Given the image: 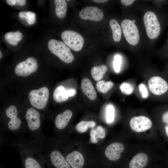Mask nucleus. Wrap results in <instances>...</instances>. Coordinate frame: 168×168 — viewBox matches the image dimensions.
Returning <instances> with one entry per match:
<instances>
[{
	"mask_svg": "<svg viewBox=\"0 0 168 168\" xmlns=\"http://www.w3.org/2000/svg\"><path fill=\"white\" fill-rule=\"evenodd\" d=\"M38 67L36 59L30 57L18 64L15 67V72L18 76L26 77L36 71Z\"/></svg>",
	"mask_w": 168,
	"mask_h": 168,
	"instance_id": "nucleus-10",
	"label": "nucleus"
},
{
	"mask_svg": "<svg viewBox=\"0 0 168 168\" xmlns=\"http://www.w3.org/2000/svg\"><path fill=\"white\" fill-rule=\"evenodd\" d=\"M121 60V57L119 55H116L114 57L113 63L114 68L115 71L116 72L118 73L120 71Z\"/></svg>",
	"mask_w": 168,
	"mask_h": 168,
	"instance_id": "nucleus-29",
	"label": "nucleus"
},
{
	"mask_svg": "<svg viewBox=\"0 0 168 168\" xmlns=\"http://www.w3.org/2000/svg\"><path fill=\"white\" fill-rule=\"evenodd\" d=\"M55 12L57 16L62 19L65 16L67 10V4L64 0H55Z\"/></svg>",
	"mask_w": 168,
	"mask_h": 168,
	"instance_id": "nucleus-24",
	"label": "nucleus"
},
{
	"mask_svg": "<svg viewBox=\"0 0 168 168\" xmlns=\"http://www.w3.org/2000/svg\"><path fill=\"white\" fill-rule=\"evenodd\" d=\"M113 82L111 81L105 82L104 80L98 81L96 86L98 91L103 93H105L110 90L114 86Z\"/></svg>",
	"mask_w": 168,
	"mask_h": 168,
	"instance_id": "nucleus-26",
	"label": "nucleus"
},
{
	"mask_svg": "<svg viewBox=\"0 0 168 168\" xmlns=\"http://www.w3.org/2000/svg\"><path fill=\"white\" fill-rule=\"evenodd\" d=\"M109 24L112 30V36L114 41L116 42L119 41L122 35L121 26L118 21L114 19L111 20Z\"/></svg>",
	"mask_w": 168,
	"mask_h": 168,
	"instance_id": "nucleus-21",
	"label": "nucleus"
},
{
	"mask_svg": "<svg viewBox=\"0 0 168 168\" xmlns=\"http://www.w3.org/2000/svg\"><path fill=\"white\" fill-rule=\"evenodd\" d=\"M26 3V1L25 0H16V5L21 6L25 5Z\"/></svg>",
	"mask_w": 168,
	"mask_h": 168,
	"instance_id": "nucleus-36",
	"label": "nucleus"
},
{
	"mask_svg": "<svg viewBox=\"0 0 168 168\" xmlns=\"http://www.w3.org/2000/svg\"><path fill=\"white\" fill-rule=\"evenodd\" d=\"M143 19L149 38L152 39L156 38L160 34L161 26L156 14L152 12H147L145 14Z\"/></svg>",
	"mask_w": 168,
	"mask_h": 168,
	"instance_id": "nucleus-6",
	"label": "nucleus"
},
{
	"mask_svg": "<svg viewBox=\"0 0 168 168\" xmlns=\"http://www.w3.org/2000/svg\"><path fill=\"white\" fill-rule=\"evenodd\" d=\"M107 70V67L104 64L94 67L91 70L92 77L95 81H99L102 78Z\"/></svg>",
	"mask_w": 168,
	"mask_h": 168,
	"instance_id": "nucleus-23",
	"label": "nucleus"
},
{
	"mask_svg": "<svg viewBox=\"0 0 168 168\" xmlns=\"http://www.w3.org/2000/svg\"><path fill=\"white\" fill-rule=\"evenodd\" d=\"M96 125V123L93 121H82L77 124L75 128L77 132L82 133L87 131L89 128H93Z\"/></svg>",
	"mask_w": 168,
	"mask_h": 168,
	"instance_id": "nucleus-25",
	"label": "nucleus"
},
{
	"mask_svg": "<svg viewBox=\"0 0 168 168\" xmlns=\"http://www.w3.org/2000/svg\"><path fill=\"white\" fill-rule=\"evenodd\" d=\"M23 37L21 33L19 31L16 32H10L5 34L4 38L6 41L13 45L17 44L18 42L21 41Z\"/></svg>",
	"mask_w": 168,
	"mask_h": 168,
	"instance_id": "nucleus-22",
	"label": "nucleus"
},
{
	"mask_svg": "<svg viewBox=\"0 0 168 168\" xmlns=\"http://www.w3.org/2000/svg\"><path fill=\"white\" fill-rule=\"evenodd\" d=\"M90 141L91 143H97L99 139H103L105 136L104 128L101 126H99L96 128L92 129L90 133Z\"/></svg>",
	"mask_w": 168,
	"mask_h": 168,
	"instance_id": "nucleus-20",
	"label": "nucleus"
},
{
	"mask_svg": "<svg viewBox=\"0 0 168 168\" xmlns=\"http://www.w3.org/2000/svg\"><path fill=\"white\" fill-rule=\"evenodd\" d=\"M139 88L142 97L143 98H147L148 96V92L145 85L143 84H140L139 86Z\"/></svg>",
	"mask_w": 168,
	"mask_h": 168,
	"instance_id": "nucleus-31",
	"label": "nucleus"
},
{
	"mask_svg": "<svg viewBox=\"0 0 168 168\" xmlns=\"http://www.w3.org/2000/svg\"><path fill=\"white\" fill-rule=\"evenodd\" d=\"M61 37L64 43L72 50L78 51L82 49L84 40L77 32L70 30H65L62 33Z\"/></svg>",
	"mask_w": 168,
	"mask_h": 168,
	"instance_id": "nucleus-9",
	"label": "nucleus"
},
{
	"mask_svg": "<svg viewBox=\"0 0 168 168\" xmlns=\"http://www.w3.org/2000/svg\"><path fill=\"white\" fill-rule=\"evenodd\" d=\"M150 91L154 94L161 96L166 93L168 91V84L162 77L154 76L151 77L148 82Z\"/></svg>",
	"mask_w": 168,
	"mask_h": 168,
	"instance_id": "nucleus-11",
	"label": "nucleus"
},
{
	"mask_svg": "<svg viewBox=\"0 0 168 168\" xmlns=\"http://www.w3.org/2000/svg\"><path fill=\"white\" fill-rule=\"evenodd\" d=\"M132 21L133 22H134V23H135V21H136L135 20H134V19H133V20H132Z\"/></svg>",
	"mask_w": 168,
	"mask_h": 168,
	"instance_id": "nucleus-40",
	"label": "nucleus"
},
{
	"mask_svg": "<svg viewBox=\"0 0 168 168\" xmlns=\"http://www.w3.org/2000/svg\"><path fill=\"white\" fill-rule=\"evenodd\" d=\"M0 58H2V53L1 52V51H0Z\"/></svg>",
	"mask_w": 168,
	"mask_h": 168,
	"instance_id": "nucleus-39",
	"label": "nucleus"
},
{
	"mask_svg": "<svg viewBox=\"0 0 168 168\" xmlns=\"http://www.w3.org/2000/svg\"><path fill=\"white\" fill-rule=\"evenodd\" d=\"M72 113L69 110H67L63 113L58 114L55 119L54 124L56 129L61 130L64 129L68 126Z\"/></svg>",
	"mask_w": 168,
	"mask_h": 168,
	"instance_id": "nucleus-15",
	"label": "nucleus"
},
{
	"mask_svg": "<svg viewBox=\"0 0 168 168\" xmlns=\"http://www.w3.org/2000/svg\"><path fill=\"white\" fill-rule=\"evenodd\" d=\"M93 1L99 3H103L106 2L108 1L107 0H93Z\"/></svg>",
	"mask_w": 168,
	"mask_h": 168,
	"instance_id": "nucleus-38",
	"label": "nucleus"
},
{
	"mask_svg": "<svg viewBox=\"0 0 168 168\" xmlns=\"http://www.w3.org/2000/svg\"><path fill=\"white\" fill-rule=\"evenodd\" d=\"M66 158L72 168H82L84 163L83 155L77 151L69 153L67 155Z\"/></svg>",
	"mask_w": 168,
	"mask_h": 168,
	"instance_id": "nucleus-16",
	"label": "nucleus"
},
{
	"mask_svg": "<svg viewBox=\"0 0 168 168\" xmlns=\"http://www.w3.org/2000/svg\"><path fill=\"white\" fill-rule=\"evenodd\" d=\"M6 2L8 5L13 6L16 5V0H7Z\"/></svg>",
	"mask_w": 168,
	"mask_h": 168,
	"instance_id": "nucleus-37",
	"label": "nucleus"
},
{
	"mask_svg": "<svg viewBox=\"0 0 168 168\" xmlns=\"http://www.w3.org/2000/svg\"><path fill=\"white\" fill-rule=\"evenodd\" d=\"M25 118L27 122L26 130L34 137L35 139L39 140L41 132V120L39 112L33 108H30L26 110Z\"/></svg>",
	"mask_w": 168,
	"mask_h": 168,
	"instance_id": "nucleus-4",
	"label": "nucleus"
},
{
	"mask_svg": "<svg viewBox=\"0 0 168 168\" xmlns=\"http://www.w3.org/2000/svg\"><path fill=\"white\" fill-rule=\"evenodd\" d=\"M114 108L112 105H109L107 106L106 120L107 123H110L113 121L114 118Z\"/></svg>",
	"mask_w": 168,
	"mask_h": 168,
	"instance_id": "nucleus-28",
	"label": "nucleus"
},
{
	"mask_svg": "<svg viewBox=\"0 0 168 168\" xmlns=\"http://www.w3.org/2000/svg\"><path fill=\"white\" fill-rule=\"evenodd\" d=\"M121 26L124 35L130 44L135 45L139 42V35L137 26L132 21L125 19L121 22Z\"/></svg>",
	"mask_w": 168,
	"mask_h": 168,
	"instance_id": "nucleus-8",
	"label": "nucleus"
},
{
	"mask_svg": "<svg viewBox=\"0 0 168 168\" xmlns=\"http://www.w3.org/2000/svg\"><path fill=\"white\" fill-rule=\"evenodd\" d=\"M79 16L83 20L98 21L102 19L104 14L102 11L96 7H88L81 10Z\"/></svg>",
	"mask_w": 168,
	"mask_h": 168,
	"instance_id": "nucleus-13",
	"label": "nucleus"
},
{
	"mask_svg": "<svg viewBox=\"0 0 168 168\" xmlns=\"http://www.w3.org/2000/svg\"><path fill=\"white\" fill-rule=\"evenodd\" d=\"M124 146L122 143L119 142L113 143L106 148L105 154L109 160L116 161L120 158L121 153L124 151Z\"/></svg>",
	"mask_w": 168,
	"mask_h": 168,
	"instance_id": "nucleus-14",
	"label": "nucleus"
},
{
	"mask_svg": "<svg viewBox=\"0 0 168 168\" xmlns=\"http://www.w3.org/2000/svg\"><path fill=\"white\" fill-rule=\"evenodd\" d=\"M148 157L145 153H139L134 156L129 164V168H143L147 165Z\"/></svg>",
	"mask_w": 168,
	"mask_h": 168,
	"instance_id": "nucleus-18",
	"label": "nucleus"
},
{
	"mask_svg": "<svg viewBox=\"0 0 168 168\" xmlns=\"http://www.w3.org/2000/svg\"><path fill=\"white\" fill-rule=\"evenodd\" d=\"M120 89L121 92L124 94L129 95L132 93L134 90L133 86L131 84L124 82L120 86Z\"/></svg>",
	"mask_w": 168,
	"mask_h": 168,
	"instance_id": "nucleus-27",
	"label": "nucleus"
},
{
	"mask_svg": "<svg viewBox=\"0 0 168 168\" xmlns=\"http://www.w3.org/2000/svg\"><path fill=\"white\" fill-rule=\"evenodd\" d=\"M15 145L19 150L23 168H47L41 139L20 141Z\"/></svg>",
	"mask_w": 168,
	"mask_h": 168,
	"instance_id": "nucleus-1",
	"label": "nucleus"
},
{
	"mask_svg": "<svg viewBox=\"0 0 168 168\" xmlns=\"http://www.w3.org/2000/svg\"><path fill=\"white\" fill-rule=\"evenodd\" d=\"M68 91L69 97H72L74 96L76 93V91L74 89L68 90Z\"/></svg>",
	"mask_w": 168,
	"mask_h": 168,
	"instance_id": "nucleus-34",
	"label": "nucleus"
},
{
	"mask_svg": "<svg viewBox=\"0 0 168 168\" xmlns=\"http://www.w3.org/2000/svg\"><path fill=\"white\" fill-rule=\"evenodd\" d=\"M81 88L84 94L91 100H94L96 98V90L91 81L88 78L83 79L81 82Z\"/></svg>",
	"mask_w": 168,
	"mask_h": 168,
	"instance_id": "nucleus-17",
	"label": "nucleus"
},
{
	"mask_svg": "<svg viewBox=\"0 0 168 168\" xmlns=\"http://www.w3.org/2000/svg\"><path fill=\"white\" fill-rule=\"evenodd\" d=\"M5 113L6 117L10 119L6 123V130L15 133H21L26 130L22 125V121L18 117V111L16 106L10 105L6 109Z\"/></svg>",
	"mask_w": 168,
	"mask_h": 168,
	"instance_id": "nucleus-5",
	"label": "nucleus"
},
{
	"mask_svg": "<svg viewBox=\"0 0 168 168\" xmlns=\"http://www.w3.org/2000/svg\"><path fill=\"white\" fill-rule=\"evenodd\" d=\"M43 147L47 168H71L66 158L61 152L49 143L45 142Z\"/></svg>",
	"mask_w": 168,
	"mask_h": 168,
	"instance_id": "nucleus-2",
	"label": "nucleus"
},
{
	"mask_svg": "<svg viewBox=\"0 0 168 168\" xmlns=\"http://www.w3.org/2000/svg\"><path fill=\"white\" fill-rule=\"evenodd\" d=\"M49 91L46 87L30 91L29 97L31 105L35 108L40 110L46 107L49 99Z\"/></svg>",
	"mask_w": 168,
	"mask_h": 168,
	"instance_id": "nucleus-7",
	"label": "nucleus"
},
{
	"mask_svg": "<svg viewBox=\"0 0 168 168\" xmlns=\"http://www.w3.org/2000/svg\"><path fill=\"white\" fill-rule=\"evenodd\" d=\"M48 47L52 53L64 62L69 63L73 61L74 57L70 49L63 42L51 39L49 41Z\"/></svg>",
	"mask_w": 168,
	"mask_h": 168,
	"instance_id": "nucleus-3",
	"label": "nucleus"
},
{
	"mask_svg": "<svg viewBox=\"0 0 168 168\" xmlns=\"http://www.w3.org/2000/svg\"><path fill=\"white\" fill-rule=\"evenodd\" d=\"M26 19L28 23L30 25H33L35 24L36 21L35 13L31 12H27Z\"/></svg>",
	"mask_w": 168,
	"mask_h": 168,
	"instance_id": "nucleus-30",
	"label": "nucleus"
},
{
	"mask_svg": "<svg viewBox=\"0 0 168 168\" xmlns=\"http://www.w3.org/2000/svg\"><path fill=\"white\" fill-rule=\"evenodd\" d=\"M26 12H27L26 11L21 12H20L19 14V16L20 18L22 19H26Z\"/></svg>",
	"mask_w": 168,
	"mask_h": 168,
	"instance_id": "nucleus-35",
	"label": "nucleus"
},
{
	"mask_svg": "<svg viewBox=\"0 0 168 168\" xmlns=\"http://www.w3.org/2000/svg\"><path fill=\"white\" fill-rule=\"evenodd\" d=\"M129 124L132 130L137 132L146 131L150 128L152 125L151 120L144 116L133 117L130 120Z\"/></svg>",
	"mask_w": 168,
	"mask_h": 168,
	"instance_id": "nucleus-12",
	"label": "nucleus"
},
{
	"mask_svg": "<svg viewBox=\"0 0 168 168\" xmlns=\"http://www.w3.org/2000/svg\"><path fill=\"white\" fill-rule=\"evenodd\" d=\"M69 97L68 90L62 86H58L54 90L53 95L54 100L57 102H62L67 100Z\"/></svg>",
	"mask_w": 168,
	"mask_h": 168,
	"instance_id": "nucleus-19",
	"label": "nucleus"
},
{
	"mask_svg": "<svg viewBox=\"0 0 168 168\" xmlns=\"http://www.w3.org/2000/svg\"><path fill=\"white\" fill-rule=\"evenodd\" d=\"M162 122L165 124H168V110L164 112L161 116Z\"/></svg>",
	"mask_w": 168,
	"mask_h": 168,
	"instance_id": "nucleus-32",
	"label": "nucleus"
},
{
	"mask_svg": "<svg viewBox=\"0 0 168 168\" xmlns=\"http://www.w3.org/2000/svg\"><path fill=\"white\" fill-rule=\"evenodd\" d=\"M135 0H121L120 1L122 4L125 6H128L131 4Z\"/></svg>",
	"mask_w": 168,
	"mask_h": 168,
	"instance_id": "nucleus-33",
	"label": "nucleus"
}]
</instances>
